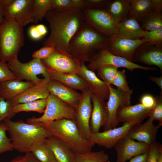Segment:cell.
Masks as SVG:
<instances>
[{"instance_id": "obj_1", "label": "cell", "mask_w": 162, "mask_h": 162, "mask_svg": "<svg viewBox=\"0 0 162 162\" xmlns=\"http://www.w3.org/2000/svg\"><path fill=\"white\" fill-rule=\"evenodd\" d=\"M44 18L49 25L50 32L43 41L44 46L70 54V42L85 23L82 10L72 8L64 9H51Z\"/></svg>"}, {"instance_id": "obj_2", "label": "cell", "mask_w": 162, "mask_h": 162, "mask_svg": "<svg viewBox=\"0 0 162 162\" xmlns=\"http://www.w3.org/2000/svg\"><path fill=\"white\" fill-rule=\"evenodd\" d=\"M2 122L9 134L14 149L20 152H31L51 135L40 124H28L21 120L13 121L8 118Z\"/></svg>"}, {"instance_id": "obj_3", "label": "cell", "mask_w": 162, "mask_h": 162, "mask_svg": "<svg viewBox=\"0 0 162 162\" xmlns=\"http://www.w3.org/2000/svg\"><path fill=\"white\" fill-rule=\"evenodd\" d=\"M109 41V38L85 22L70 42V54L80 63L88 62L93 56L107 47Z\"/></svg>"}, {"instance_id": "obj_4", "label": "cell", "mask_w": 162, "mask_h": 162, "mask_svg": "<svg viewBox=\"0 0 162 162\" xmlns=\"http://www.w3.org/2000/svg\"><path fill=\"white\" fill-rule=\"evenodd\" d=\"M40 124L51 135L61 140L75 153L92 151L94 145L81 136L74 121L63 118Z\"/></svg>"}, {"instance_id": "obj_5", "label": "cell", "mask_w": 162, "mask_h": 162, "mask_svg": "<svg viewBox=\"0 0 162 162\" xmlns=\"http://www.w3.org/2000/svg\"><path fill=\"white\" fill-rule=\"evenodd\" d=\"M23 26L16 19L4 18L0 25V61L17 56L24 43Z\"/></svg>"}, {"instance_id": "obj_6", "label": "cell", "mask_w": 162, "mask_h": 162, "mask_svg": "<svg viewBox=\"0 0 162 162\" xmlns=\"http://www.w3.org/2000/svg\"><path fill=\"white\" fill-rule=\"evenodd\" d=\"M7 64L16 79L32 81L37 85H46L50 80L46 68L40 60L33 58L23 63L16 56Z\"/></svg>"}, {"instance_id": "obj_7", "label": "cell", "mask_w": 162, "mask_h": 162, "mask_svg": "<svg viewBox=\"0 0 162 162\" xmlns=\"http://www.w3.org/2000/svg\"><path fill=\"white\" fill-rule=\"evenodd\" d=\"M46 100V107L42 116L29 118L27 123H44L63 118L74 121V108L52 94H50Z\"/></svg>"}, {"instance_id": "obj_8", "label": "cell", "mask_w": 162, "mask_h": 162, "mask_svg": "<svg viewBox=\"0 0 162 162\" xmlns=\"http://www.w3.org/2000/svg\"><path fill=\"white\" fill-rule=\"evenodd\" d=\"M86 66L88 69L94 72L100 67L105 65H112L118 68H125L131 72L135 69L154 70L157 69L153 67L141 66L124 58L112 54L107 47L100 50L89 59Z\"/></svg>"}, {"instance_id": "obj_9", "label": "cell", "mask_w": 162, "mask_h": 162, "mask_svg": "<svg viewBox=\"0 0 162 162\" xmlns=\"http://www.w3.org/2000/svg\"><path fill=\"white\" fill-rule=\"evenodd\" d=\"M82 10L85 22L92 28L109 38L116 34L117 24L105 10Z\"/></svg>"}, {"instance_id": "obj_10", "label": "cell", "mask_w": 162, "mask_h": 162, "mask_svg": "<svg viewBox=\"0 0 162 162\" xmlns=\"http://www.w3.org/2000/svg\"><path fill=\"white\" fill-rule=\"evenodd\" d=\"M41 60L47 70L62 74H76L81 64L70 54L56 49Z\"/></svg>"}, {"instance_id": "obj_11", "label": "cell", "mask_w": 162, "mask_h": 162, "mask_svg": "<svg viewBox=\"0 0 162 162\" xmlns=\"http://www.w3.org/2000/svg\"><path fill=\"white\" fill-rule=\"evenodd\" d=\"M82 95L75 109L74 122L82 136L90 141L92 135L90 128V121L92 105V94L89 89L82 93Z\"/></svg>"}, {"instance_id": "obj_12", "label": "cell", "mask_w": 162, "mask_h": 162, "mask_svg": "<svg viewBox=\"0 0 162 162\" xmlns=\"http://www.w3.org/2000/svg\"><path fill=\"white\" fill-rule=\"evenodd\" d=\"M110 94L106 103L108 117L107 122L104 127V131L116 128L118 123L116 119L118 109L122 106L131 105V96L133 90L126 92L112 87L108 84Z\"/></svg>"}, {"instance_id": "obj_13", "label": "cell", "mask_w": 162, "mask_h": 162, "mask_svg": "<svg viewBox=\"0 0 162 162\" xmlns=\"http://www.w3.org/2000/svg\"><path fill=\"white\" fill-rule=\"evenodd\" d=\"M151 145L136 141L127 135L120 139L114 146L116 152V162H126L136 156L147 152Z\"/></svg>"}, {"instance_id": "obj_14", "label": "cell", "mask_w": 162, "mask_h": 162, "mask_svg": "<svg viewBox=\"0 0 162 162\" xmlns=\"http://www.w3.org/2000/svg\"><path fill=\"white\" fill-rule=\"evenodd\" d=\"M136 124L135 123H124L119 127L92 134L90 141L94 145L96 144L107 149H111L120 139L127 135L131 128Z\"/></svg>"}, {"instance_id": "obj_15", "label": "cell", "mask_w": 162, "mask_h": 162, "mask_svg": "<svg viewBox=\"0 0 162 162\" xmlns=\"http://www.w3.org/2000/svg\"><path fill=\"white\" fill-rule=\"evenodd\" d=\"M147 42L142 39L132 40L114 35L109 38L107 48L112 54L132 62L136 49L140 45Z\"/></svg>"}, {"instance_id": "obj_16", "label": "cell", "mask_w": 162, "mask_h": 162, "mask_svg": "<svg viewBox=\"0 0 162 162\" xmlns=\"http://www.w3.org/2000/svg\"><path fill=\"white\" fill-rule=\"evenodd\" d=\"M76 74L86 82L93 95L103 101L108 99L110 94L108 84L99 78L94 72L88 69L85 62L81 63Z\"/></svg>"}, {"instance_id": "obj_17", "label": "cell", "mask_w": 162, "mask_h": 162, "mask_svg": "<svg viewBox=\"0 0 162 162\" xmlns=\"http://www.w3.org/2000/svg\"><path fill=\"white\" fill-rule=\"evenodd\" d=\"M145 43L136 49L132 62H139L149 66H156L162 73V46L148 45Z\"/></svg>"}, {"instance_id": "obj_18", "label": "cell", "mask_w": 162, "mask_h": 162, "mask_svg": "<svg viewBox=\"0 0 162 162\" xmlns=\"http://www.w3.org/2000/svg\"><path fill=\"white\" fill-rule=\"evenodd\" d=\"M34 0H14L3 11L4 18L17 20L23 26L33 23L32 6Z\"/></svg>"}, {"instance_id": "obj_19", "label": "cell", "mask_w": 162, "mask_h": 162, "mask_svg": "<svg viewBox=\"0 0 162 162\" xmlns=\"http://www.w3.org/2000/svg\"><path fill=\"white\" fill-rule=\"evenodd\" d=\"M153 121L149 118L145 122L134 125L127 136L134 140L151 145L156 142L158 129L160 127L155 125Z\"/></svg>"}, {"instance_id": "obj_20", "label": "cell", "mask_w": 162, "mask_h": 162, "mask_svg": "<svg viewBox=\"0 0 162 162\" xmlns=\"http://www.w3.org/2000/svg\"><path fill=\"white\" fill-rule=\"evenodd\" d=\"M150 109L145 107L140 103L133 105L121 106L116 112L117 121L118 123H141L148 117Z\"/></svg>"}, {"instance_id": "obj_21", "label": "cell", "mask_w": 162, "mask_h": 162, "mask_svg": "<svg viewBox=\"0 0 162 162\" xmlns=\"http://www.w3.org/2000/svg\"><path fill=\"white\" fill-rule=\"evenodd\" d=\"M46 87L50 94L55 96L75 109L82 95V93L54 80L50 79Z\"/></svg>"}, {"instance_id": "obj_22", "label": "cell", "mask_w": 162, "mask_h": 162, "mask_svg": "<svg viewBox=\"0 0 162 162\" xmlns=\"http://www.w3.org/2000/svg\"><path fill=\"white\" fill-rule=\"evenodd\" d=\"M91 101L92 109L90 121V128L92 134L99 132L104 127L108 119V114L106 103L92 94Z\"/></svg>"}, {"instance_id": "obj_23", "label": "cell", "mask_w": 162, "mask_h": 162, "mask_svg": "<svg viewBox=\"0 0 162 162\" xmlns=\"http://www.w3.org/2000/svg\"><path fill=\"white\" fill-rule=\"evenodd\" d=\"M144 32L140 23L134 18L128 15L117 24L115 35L126 39H141Z\"/></svg>"}, {"instance_id": "obj_24", "label": "cell", "mask_w": 162, "mask_h": 162, "mask_svg": "<svg viewBox=\"0 0 162 162\" xmlns=\"http://www.w3.org/2000/svg\"><path fill=\"white\" fill-rule=\"evenodd\" d=\"M46 140L57 162H74L75 154L61 140L50 135Z\"/></svg>"}, {"instance_id": "obj_25", "label": "cell", "mask_w": 162, "mask_h": 162, "mask_svg": "<svg viewBox=\"0 0 162 162\" xmlns=\"http://www.w3.org/2000/svg\"><path fill=\"white\" fill-rule=\"evenodd\" d=\"M46 85L35 84L28 88L22 93L13 99L9 100L13 106L16 105L46 99L50 93Z\"/></svg>"}, {"instance_id": "obj_26", "label": "cell", "mask_w": 162, "mask_h": 162, "mask_svg": "<svg viewBox=\"0 0 162 162\" xmlns=\"http://www.w3.org/2000/svg\"><path fill=\"white\" fill-rule=\"evenodd\" d=\"M35 84L32 81L16 79L7 80L0 83V95L6 100H10Z\"/></svg>"}, {"instance_id": "obj_27", "label": "cell", "mask_w": 162, "mask_h": 162, "mask_svg": "<svg viewBox=\"0 0 162 162\" xmlns=\"http://www.w3.org/2000/svg\"><path fill=\"white\" fill-rule=\"evenodd\" d=\"M47 71L50 80L59 81L71 88L82 92L89 89L86 82L76 74H62Z\"/></svg>"}, {"instance_id": "obj_28", "label": "cell", "mask_w": 162, "mask_h": 162, "mask_svg": "<svg viewBox=\"0 0 162 162\" xmlns=\"http://www.w3.org/2000/svg\"><path fill=\"white\" fill-rule=\"evenodd\" d=\"M132 0H108L105 10L117 24L128 14Z\"/></svg>"}, {"instance_id": "obj_29", "label": "cell", "mask_w": 162, "mask_h": 162, "mask_svg": "<svg viewBox=\"0 0 162 162\" xmlns=\"http://www.w3.org/2000/svg\"><path fill=\"white\" fill-rule=\"evenodd\" d=\"M153 10H156L152 0H132L128 15L135 18L139 22L144 16Z\"/></svg>"}, {"instance_id": "obj_30", "label": "cell", "mask_w": 162, "mask_h": 162, "mask_svg": "<svg viewBox=\"0 0 162 162\" xmlns=\"http://www.w3.org/2000/svg\"><path fill=\"white\" fill-rule=\"evenodd\" d=\"M139 22L144 30L152 31L162 28V12L151 11L144 16Z\"/></svg>"}, {"instance_id": "obj_31", "label": "cell", "mask_w": 162, "mask_h": 162, "mask_svg": "<svg viewBox=\"0 0 162 162\" xmlns=\"http://www.w3.org/2000/svg\"><path fill=\"white\" fill-rule=\"evenodd\" d=\"M46 99H39L14 105L12 108V113L14 116L22 112L34 111L43 113L46 106Z\"/></svg>"}, {"instance_id": "obj_32", "label": "cell", "mask_w": 162, "mask_h": 162, "mask_svg": "<svg viewBox=\"0 0 162 162\" xmlns=\"http://www.w3.org/2000/svg\"><path fill=\"white\" fill-rule=\"evenodd\" d=\"M46 140L37 145L31 152L40 162H57L54 154Z\"/></svg>"}, {"instance_id": "obj_33", "label": "cell", "mask_w": 162, "mask_h": 162, "mask_svg": "<svg viewBox=\"0 0 162 162\" xmlns=\"http://www.w3.org/2000/svg\"><path fill=\"white\" fill-rule=\"evenodd\" d=\"M108 155L103 151L75 154L74 162H105L109 160Z\"/></svg>"}, {"instance_id": "obj_34", "label": "cell", "mask_w": 162, "mask_h": 162, "mask_svg": "<svg viewBox=\"0 0 162 162\" xmlns=\"http://www.w3.org/2000/svg\"><path fill=\"white\" fill-rule=\"evenodd\" d=\"M52 0H34L32 6L33 23H37L44 18L51 9Z\"/></svg>"}, {"instance_id": "obj_35", "label": "cell", "mask_w": 162, "mask_h": 162, "mask_svg": "<svg viewBox=\"0 0 162 162\" xmlns=\"http://www.w3.org/2000/svg\"><path fill=\"white\" fill-rule=\"evenodd\" d=\"M118 68L112 65L103 66L97 70V76L107 84L111 85L118 71Z\"/></svg>"}, {"instance_id": "obj_36", "label": "cell", "mask_w": 162, "mask_h": 162, "mask_svg": "<svg viewBox=\"0 0 162 162\" xmlns=\"http://www.w3.org/2000/svg\"><path fill=\"white\" fill-rule=\"evenodd\" d=\"M155 103L149 111L148 117L152 120L159 121L158 125L161 127L162 125V92L159 95H156Z\"/></svg>"}, {"instance_id": "obj_37", "label": "cell", "mask_w": 162, "mask_h": 162, "mask_svg": "<svg viewBox=\"0 0 162 162\" xmlns=\"http://www.w3.org/2000/svg\"><path fill=\"white\" fill-rule=\"evenodd\" d=\"M142 39L148 45L162 46V28L152 31L144 30Z\"/></svg>"}, {"instance_id": "obj_38", "label": "cell", "mask_w": 162, "mask_h": 162, "mask_svg": "<svg viewBox=\"0 0 162 162\" xmlns=\"http://www.w3.org/2000/svg\"><path fill=\"white\" fill-rule=\"evenodd\" d=\"M7 131L2 122L0 123V154L14 150L10 139L6 135Z\"/></svg>"}, {"instance_id": "obj_39", "label": "cell", "mask_w": 162, "mask_h": 162, "mask_svg": "<svg viewBox=\"0 0 162 162\" xmlns=\"http://www.w3.org/2000/svg\"><path fill=\"white\" fill-rule=\"evenodd\" d=\"M126 76L124 70H118L111 84L115 86L117 88L126 92L130 91L126 80Z\"/></svg>"}, {"instance_id": "obj_40", "label": "cell", "mask_w": 162, "mask_h": 162, "mask_svg": "<svg viewBox=\"0 0 162 162\" xmlns=\"http://www.w3.org/2000/svg\"><path fill=\"white\" fill-rule=\"evenodd\" d=\"M13 105L9 100L5 99L0 95V123L5 119H11L14 116L11 110Z\"/></svg>"}, {"instance_id": "obj_41", "label": "cell", "mask_w": 162, "mask_h": 162, "mask_svg": "<svg viewBox=\"0 0 162 162\" xmlns=\"http://www.w3.org/2000/svg\"><path fill=\"white\" fill-rule=\"evenodd\" d=\"M47 32L46 26L42 24L31 26L28 33L30 37L32 40H38L46 35Z\"/></svg>"}, {"instance_id": "obj_42", "label": "cell", "mask_w": 162, "mask_h": 162, "mask_svg": "<svg viewBox=\"0 0 162 162\" xmlns=\"http://www.w3.org/2000/svg\"><path fill=\"white\" fill-rule=\"evenodd\" d=\"M161 152V144L156 142L151 145L148 152L146 162H157L158 156Z\"/></svg>"}, {"instance_id": "obj_43", "label": "cell", "mask_w": 162, "mask_h": 162, "mask_svg": "<svg viewBox=\"0 0 162 162\" xmlns=\"http://www.w3.org/2000/svg\"><path fill=\"white\" fill-rule=\"evenodd\" d=\"M16 79L6 62L0 61V83Z\"/></svg>"}, {"instance_id": "obj_44", "label": "cell", "mask_w": 162, "mask_h": 162, "mask_svg": "<svg viewBox=\"0 0 162 162\" xmlns=\"http://www.w3.org/2000/svg\"><path fill=\"white\" fill-rule=\"evenodd\" d=\"M108 0H84V9H105Z\"/></svg>"}, {"instance_id": "obj_45", "label": "cell", "mask_w": 162, "mask_h": 162, "mask_svg": "<svg viewBox=\"0 0 162 162\" xmlns=\"http://www.w3.org/2000/svg\"><path fill=\"white\" fill-rule=\"evenodd\" d=\"M55 49L53 46H44L35 51L32 55L33 58L41 60L46 58Z\"/></svg>"}, {"instance_id": "obj_46", "label": "cell", "mask_w": 162, "mask_h": 162, "mask_svg": "<svg viewBox=\"0 0 162 162\" xmlns=\"http://www.w3.org/2000/svg\"><path fill=\"white\" fill-rule=\"evenodd\" d=\"M74 8L71 0H52L51 9L61 10Z\"/></svg>"}, {"instance_id": "obj_47", "label": "cell", "mask_w": 162, "mask_h": 162, "mask_svg": "<svg viewBox=\"0 0 162 162\" xmlns=\"http://www.w3.org/2000/svg\"><path fill=\"white\" fill-rule=\"evenodd\" d=\"M155 98L152 94L146 93L142 95L140 98V103L145 107L151 108L155 103Z\"/></svg>"}, {"instance_id": "obj_48", "label": "cell", "mask_w": 162, "mask_h": 162, "mask_svg": "<svg viewBox=\"0 0 162 162\" xmlns=\"http://www.w3.org/2000/svg\"><path fill=\"white\" fill-rule=\"evenodd\" d=\"M148 152L142 154L134 157L130 159L128 162H146Z\"/></svg>"}, {"instance_id": "obj_49", "label": "cell", "mask_w": 162, "mask_h": 162, "mask_svg": "<svg viewBox=\"0 0 162 162\" xmlns=\"http://www.w3.org/2000/svg\"><path fill=\"white\" fill-rule=\"evenodd\" d=\"M148 79L155 83L160 88V92H162V76L156 77L149 76Z\"/></svg>"}, {"instance_id": "obj_50", "label": "cell", "mask_w": 162, "mask_h": 162, "mask_svg": "<svg viewBox=\"0 0 162 162\" xmlns=\"http://www.w3.org/2000/svg\"><path fill=\"white\" fill-rule=\"evenodd\" d=\"M74 8L83 10L84 9V0H71Z\"/></svg>"}, {"instance_id": "obj_51", "label": "cell", "mask_w": 162, "mask_h": 162, "mask_svg": "<svg viewBox=\"0 0 162 162\" xmlns=\"http://www.w3.org/2000/svg\"><path fill=\"white\" fill-rule=\"evenodd\" d=\"M155 10L158 11L162 12V0H152Z\"/></svg>"}, {"instance_id": "obj_52", "label": "cell", "mask_w": 162, "mask_h": 162, "mask_svg": "<svg viewBox=\"0 0 162 162\" xmlns=\"http://www.w3.org/2000/svg\"><path fill=\"white\" fill-rule=\"evenodd\" d=\"M14 0H0V6L4 10L8 7Z\"/></svg>"}, {"instance_id": "obj_53", "label": "cell", "mask_w": 162, "mask_h": 162, "mask_svg": "<svg viewBox=\"0 0 162 162\" xmlns=\"http://www.w3.org/2000/svg\"><path fill=\"white\" fill-rule=\"evenodd\" d=\"M10 162H27V158L25 154L23 156H19L15 158Z\"/></svg>"}, {"instance_id": "obj_54", "label": "cell", "mask_w": 162, "mask_h": 162, "mask_svg": "<svg viewBox=\"0 0 162 162\" xmlns=\"http://www.w3.org/2000/svg\"><path fill=\"white\" fill-rule=\"evenodd\" d=\"M27 156V162H40L34 156L31 152L26 153Z\"/></svg>"}, {"instance_id": "obj_55", "label": "cell", "mask_w": 162, "mask_h": 162, "mask_svg": "<svg viewBox=\"0 0 162 162\" xmlns=\"http://www.w3.org/2000/svg\"><path fill=\"white\" fill-rule=\"evenodd\" d=\"M4 18L3 10L0 6V25L3 21Z\"/></svg>"}, {"instance_id": "obj_56", "label": "cell", "mask_w": 162, "mask_h": 162, "mask_svg": "<svg viewBox=\"0 0 162 162\" xmlns=\"http://www.w3.org/2000/svg\"><path fill=\"white\" fill-rule=\"evenodd\" d=\"M157 162H162V152L160 153L158 156Z\"/></svg>"}, {"instance_id": "obj_57", "label": "cell", "mask_w": 162, "mask_h": 162, "mask_svg": "<svg viewBox=\"0 0 162 162\" xmlns=\"http://www.w3.org/2000/svg\"><path fill=\"white\" fill-rule=\"evenodd\" d=\"M111 162L110 161H109V160L106 161V162Z\"/></svg>"}]
</instances>
